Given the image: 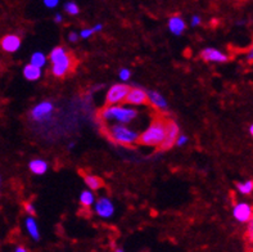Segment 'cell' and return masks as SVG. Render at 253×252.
<instances>
[{
    "mask_svg": "<svg viewBox=\"0 0 253 252\" xmlns=\"http://www.w3.org/2000/svg\"><path fill=\"white\" fill-rule=\"evenodd\" d=\"M49 59L51 63V73L59 79L65 77L76 69V57L63 47H55L51 52Z\"/></svg>",
    "mask_w": 253,
    "mask_h": 252,
    "instance_id": "cell-1",
    "label": "cell"
},
{
    "mask_svg": "<svg viewBox=\"0 0 253 252\" xmlns=\"http://www.w3.org/2000/svg\"><path fill=\"white\" fill-rule=\"evenodd\" d=\"M167 129V120L163 119L162 116H156L149 126L139 134L137 143L145 147L158 148L165 139Z\"/></svg>",
    "mask_w": 253,
    "mask_h": 252,
    "instance_id": "cell-2",
    "label": "cell"
},
{
    "mask_svg": "<svg viewBox=\"0 0 253 252\" xmlns=\"http://www.w3.org/2000/svg\"><path fill=\"white\" fill-rule=\"evenodd\" d=\"M137 111L134 108L121 107L117 105L105 106L98 112V120L101 123H109L115 121L117 124H130L133 120L137 117Z\"/></svg>",
    "mask_w": 253,
    "mask_h": 252,
    "instance_id": "cell-3",
    "label": "cell"
},
{
    "mask_svg": "<svg viewBox=\"0 0 253 252\" xmlns=\"http://www.w3.org/2000/svg\"><path fill=\"white\" fill-rule=\"evenodd\" d=\"M104 133L109 141L119 145H133L137 143V138H139V133L129 129L127 126L118 125V124L105 127Z\"/></svg>",
    "mask_w": 253,
    "mask_h": 252,
    "instance_id": "cell-4",
    "label": "cell"
},
{
    "mask_svg": "<svg viewBox=\"0 0 253 252\" xmlns=\"http://www.w3.org/2000/svg\"><path fill=\"white\" fill-rule=\"evenodd\" d=\"M130 87L127 84H115L109 88L105 95V106L123 103Z\"/></svg>",
    "mask_w": 253,
    "mask_h": 252,
    "instance_id": "cell-5",
    "label": "cell"
},
{
    "mask_svg": "<svg viewBox=\"0 0 253 252\" xmlns=\"http://www.w3.org/2000/svg\"><path fill=\"white\" fill-rule=\"evenodd\" d=\"M53 111H54V105L49 101H44L35 106L31 109L30 115H31V119L36 123H47L51 119Z\"/></svg>",
    "mask_w": 253,
    "mask_h": 252,
    "instance_id": "cell-6",
    "label": "cell"
},
{
    "mask_svg": "<svg viewBox=\"0 0 253 252\" xmlns=\"http://www.w3.org/2000/svg\"><path fill=\"white\" fill-rule=\"evenodd\" d=\"M180 134V127L175 123L174 120H167V129H166V135H165V139L159 145V151H169L175 145V142H176L177 137Z\"/></svg>",
    "mask_w": 253,
    "mask_h": 252,
    "instance_id": "cell-7",
    "label": "cell"
},
{
    "mask_svg": "<svg viewBox=\"0 0 253 252\" xmlns=\"http://www.w3.org/2000/svg\"><path fill=\"white\" fill-rule=\"evenodd\" d=\"M123 103H127V105L131 106L148 105V94H147V91L143 88H130Z\"/></svg>",
    "mask_w": 253,
    "mask_h": 252,
    "instance_id": "cell-8",
    "label": "cell"
},
{
    "mask_svg": "<svg viewBox=\"0 0 253 252\" xmlns=\"http://www.w3.org/2000/svg\"><path fill=\"white\" fill-rule=\"evenodd\" d=\"M233 216L239 223H248L253 216L252 206L247 202H238L233 209Z\"/></svg>",
    "mask_w": 253,
    "mask_h": 252,
    "instance_id": "cell-9",
    "label": "cell"
},
{
    "mask_svg": "<svg viewBox=\"0 0 253 252\" xmlns=\"http://www.w3.org/2000/svg\"><path fill=\"white\" fill-rule=\"evenodd\" d=\"M95 213L101 219H109L115 214V205L108 197H101L95 202Z\"/></svg>",
    "mask_w": 253,
    "mask_h": 252,
    "instance_id": "cell-10",
    "label": "cell"
},
{
    "mask_svg": "<svg viewBox=\"0 0 253 252\" xmlns=\"http://www.w3.org/2000/svg\"><path fill=\"white\" fill-rule=\"evenodd\" d=\"M201 58L204 62H214V63H226L229 61L228 54L219 51L216 48H204L201 52Z\"/></svg>",
    "mask_w": 253,
    "mask_h": 252,
    "instance_id": "cell-11",
    "label": "cell"
},
{
    "mask_svg": "<svg viewBox=\"0 0 253 252\" xmlns=\"http://www.w3.org/2000/svg\"><path fill=\"white\" fill-rule=\"evenodd\" d=\"M0 47L7 53H16L21 48V37L17 35H5L0 40Z\"/></svg>",
    "mask_w": 253,
    "mask_h": 252,
    "instance_id": "cell-12",
    "label": "cell"
},
{
    "mask_svg": "<svg viewBox=\"0 0 253 252\" xmlns=\"http://www.w3.org/2000/svg\"><path fill=\"white\" fill-rule=\"evenodd\" d=\"M147 94H148L149 103L156 108V109H158V111L166 109L167 101L162 97V94H159L158 91H154V90H148Z\"/></svg>",
    "mask_w": 253,
    "mask_h": 252,
    "instance_id": "cell-13",
    "label": "cell"
},
{
    "mask_svg": "<svg viewBox=\"0 0 253 252\" xmlns=\"http://www.w3.org/2000/svg\"><path fill=\"white\" fill-rule=\"evenodd\" d=\"M185 29H186V25L180 16H174L169 19V30L174 35H181L185 31Z\"/></svg>",
    "mask_w": 253,
    "mask_h": 252,
    "instance_id": "cell-14",
    "label": "cell"
},
{
    "mask_svg": "<svg viewBox=\"0 0 253 252\" xmlns=\"http://www.w3.org/2000/svg\"><path fill=\"white\" fill-rule=\"evenodd\" d=\"M41 69L37 67V66H34V65H27L25 66V69H23V76H25L26 80H29V81H36L41 77Z\"/></svg>",
    "mask_w": 253,
    "mask_h": 252,
    "instance_id": "cell-15",
    "label": "cell"
},
{
    "mask_svg": "<svg viewBox=\"0 0 253 252\" xmlns=\"http://www.w3.org/2000/svg\"><path fill=\"white\" fill-rule=\"evenodd\" d=\"M84 181L87 187L90 188L91 191H98L101 188L104 187V181L97 175H90V174H85L84 175Z\"/></svg>",
    "mask_w": 253,
    "mask_h": 252,
    "instance_id": "cell-16",
    "label": "cell"
},
{
    "mask_svg": "<svg viewBox=\"0 0 253 252\" xmlns=\"http://www.w3.org/2000/svg\"><path fill=\"white\" fill-rule=\"evenodd\" d=\"M29 167L31 170V173L35 175H44L48 171V163L43 160H33L29 163Z\"/></svg>",
    "mask_w": 253,
    "mask_h": 252,
    "instance_id": "cell-17",
    "label": "cell"
},
{
    "mask_svg": "<svg viewBox=\"0 0 253 252\" xmlns=\"http://www.w3.org/2000/svg\"><path fill=\"white\" fill-rule=\"evenodd\" d=\"M25 225H26V229H27V232H29V234L31 235V238L35 239V241H39L40 232H39V227H37L36 220L34 219L33 216H30V217L26 219Z\"/></svg>",
    "mask_w": 253,
    "mask_h": 252,
    "instance_id": "cell-18",
    "label": "cell"
},
{
    "mask_svg": "<svg viewBox=\"0 0 253 252\" xmlns=\"http://www.w3.org/2000/svg\"><path fill=\"white\" fill-rule=\"evenodd\" d=\"M80 203L84 209H89L90 206L94 205V195L91 191H84L80 195Z\"/></svg>",
    "mask_w": 253,
    "mask_h": 252,
    "instance_id": "cell-19",
    "label": "cell"
},
{
    "mask_svg": "<svg viewBox=\"0 0 253 252\" xmlns=\"http://www.w3.org/2000/svg\"><path fill=\"white\" fill-rule=\"evenodd\" d=\"M236 189L240 195L243 196H250L253 192V180H246V181H240L236 183Z\"/></svg>",
    "mask_w": 253,
    "mask_h": 252,
    "instance_id": "cell-20",
    "label": "cell"
},
{
    "mask_svg": "<svg viewBox=\"0 0 253 252\" xmlns=\"http://www.w3.org/2000/svg\"><path fill=\"white\" fill-rule=\"evenodd\" d=\"M30 63L34 66H37L40 69H43L44 66L47 65V57H45V54L41 53V52H36V53L33 54Z\"/></svg>",
    "mask_w": 253,
    "mask_h": 252,
    "instance_id": "cell-21",
    "label": "cell"
},
{
    "mask_svg": "<svg viewBox=\"0 0 253 252\" xmlns=\"http://www.w3.org/2000/svg\"><path fill=\"white\" fill-rule=\"evenodd\" d=\"M65 9L66 12L71 16H75V15H79L80 13V8L76 3H73V1H68V3H66L65 5Z\"/></svg>",
    "mask_w": 253,
    "mask_h": 252,
    "instance_id": "cell-22",
    "label": "cell"
},
{
    "mask_svg": "<svg viewBox=\"0 0 253 252\" xmlns=\"http://www.w3.org/2000/svg\"><path fill=\"white\" fill-rule=\"evenodd\" d=\"M95 34V31H94V29H93V27H91V29H84V30H81V31H80V37H81V39H89V37H91V36L94 35Z\"/></svg>",
    "mask_w": 253,
    "mask_h": 252,
    "instance_id": "cell-23",
    "label": "cell"
},
{
    "mask_svg": "<svg viewBox=\"0 0 253 252\" xmlns=\"http://www.w3.org/2000/svg\"><path fill=\"white\" fill-rule=\"evenodd\" d=\"M118 76H119V79L126 83L127 80L131 77V71L129 69H121L118 72Z\"/></svg>",
    "mask_w": 253,
    "mask_h": 252,
    "instance_id": "cell-24",
    "label": "cell"
},
{
    "mask_svg": "<svg viewBox=\"0 0 253 252\" xmlns=\"http://www.w3.org/2000/svg\"><path fill=\"white\" fill-rule=\"evenodd\" d=\"M23 207H25V211L29 214L30 216L36 215V210H35V206H34L31 202H26L25 205H23Z\"/></svg>",
    "mask_w": 253,
    "mask_h": 252,
    "instance_id": "cell-25",
    "label": "cell"
},
{
    "mask_svg": "<svg viewBox=\"0 0 253 252\" xmlns=\"http://www.w3.org/2000/svg\"><path fill=\"white\" fill-rule=\"evenodd\" d=\"M247 238H248V241L253 242V216L252 219L248 221V228H247Z\"/></svg>",
    "mask_w": 253,
    "mask_h": 252,
    "instance_id": "cell-26",
    "label": "cell"
},
{
    "mask_svg": "<svg viewBox=\"0 0 253 252\" xmlns=\"http://www.w3.org/2000/svg\"><path fill=\"white\" fill-rule=\"evenodd\" d=\"M185 143H188V137H185V135H181V134H179V137H177L175 144H176L177 147H183Z\"/></svg>",
    "mask_w": 253,
    "mask_h": 252,
    "instance_id": "cell-27",
    "label": "cell"
},
{
    "mask_svg": "<svg viewBox=\"0 0 253 252\" xmlns=\"http://www.w3.org/2000/svg\"><path fill=\"white\" fill-rule=\"evenodd\" d=\"M59 4V0H44V5L47 8H55Z\"/></svg>",
    "mask_w": 253,
    "mask_h": 252,
    "instance_id": "cell-28",
    "label": "cell"
},
{
    "mask_svg": "<svg viewBox=\"0 0 253 252\" xmlns=\"http://www.w3.org/2000/svg\"><path fill=\"white\" fill-rule=\"evenodd\" d=\"M80 35L77 33H69L68 35V40L71 43H77V40H79Z\"/></svg>",
    "mask_w": 253,
    "mask_h": 252,
    "instance_id": "cell-29",
    "label": "cell"
},
{
    "mask_svg": "<svg viewBox=\"0 0 253 252\" xmlns=\"http://www.w3.org/2000/svg\"><path fill=\"white\" fill-rule=\"evenodd\" d=\"M190 25H192L193 27L201 25V17H199V16H193V17H192V23H190Z\"/></svg>",
    "mask_w": 253,
    "mask_h": 252,
    "instance_id": "cell-30",
    "label": "cell"
},
{
    "mask_svg": "<svg viewBox=\"0 0 253 252\" xmlns=\"http://www.w3.org/2000/svg\"><path fill=\"white\" fill-rule=\"evenodd\" d=\"M247 61L248 62H253V47L251 48L250 49V52H248V53H247Z\"/></svg>",
    "mask_w": 253,
    "mask_h": 252,
    "instance_id": "cell-31",
    "label": "cell"
},
{
    "mask_svg": "<svg viewBox=\"0 0 253 252\" xmlns=\"http://www.w3.org/2000/svg\"><path fill=\"white\" fill-rule=\"evenodd\" d=\"M93 29H94L95 33H99V31H101V30H103V25H101V23H98V25H95Z\"/></svg>",
    "mask_w": 253,
    "mask_h": 252,
    "instance_id": "cell-32",
    "label": "cell"
},
{
    "mask_svg": "<svg viewBox=\"0 0 253 252\" xmlns=\"http://www.w3.org/2000/svg\"><path fill=\"white\" fill-rule=\"evenodd\" d=\"M63 21V17H62V15H55V17H54V22H57V23H61V22Z\"/></svg>",
    "mask_w": 253,
    "mask_h": 252,
    "instance_id": "cell-33",
    "label": "cell"
},
{
    "mask_svg": "<svg viewBox=\"0 0 253 252\" xmlns=\"http://www.w3.org/2000/svg\"><path fill=\"white\" fill-rule=\"evenodd\" d=\"M26 251H27V250H26L23 246H18V247L16 249V252H26Z\"/></svg>",
    "mask_w": 253,
    "mask_h": 252,
    "instance_id": "cell-34",
    "label": "cell"
},
{
    "mask_svg": "<svg viewBox=\"0 0 253 252\" xmlns=\"http://www.w3.org/2000/svg\"><path fill=\"white\" fill-rule=\"evenodd\" d=\"M250 134L252 135V138H253V124L250 126Z\"/></svg>",
    "mask_w": 253,
    "mask_h": 252,
    "instance_id": "cell-35",
    "label": "cell"
},
{
    "mask_svg": "<svg viewBox=\"0 0 253 252\" xmlns=\"http://www.w3.org/2000/svg\"><path fill=\"white\" fill-rule=\"evenodd\" d=\"M73 145H75V144H73V143H71V144H69V149H72V148H73Z\"/></svg>",
    "mask_w": 253,
    "mask_h": 252,
    "instance_id": "cell-36",
    "label": "cell"
},
{
    "mask_svg": "<svg viewBox=\"0 0 253 252\" xmlns=\"http://www.w3.org/2000/svg\"><path fill=\"white\" fill-rule=\"evenodd\" d=\"M0 181H1V179H0Z\"/></svg>",
    "mask_w": 253,
    "mask_h": 252,
    "instance_id": "cell-37",
    "label": "cell"
}]
</instances>
